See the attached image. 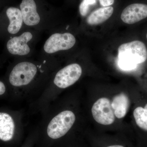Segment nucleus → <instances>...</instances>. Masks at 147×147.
<instances>
[{"label":"nucleus","mask_w":147,"mask_h":147,"mask_svg":"<svg viewBox=\"0 0 147 147\" xmlns=\"http://www.w3.org/2000/svg\"><path fill=\"white\" fill-rule=\"evenodd\" d=\"M108 147H124L123 146H121V145H112V146H109Z\"/></svg>","instance_id":"a211bd4d"},{"label":"nucleus","mask_w":147,"mask_h":147,"mask_svg":"<svg viewBox=\"0 0 147 147\" xmlns=\"http://www.w3.org/2000/svg\"><path fill=\"white\" fill-rule=\"evenodd\" d=\"M20 7L23 21L26 25L34 26L39 24L40 17L34 0H22Z\"/></svg>","instance_id":"1a4fd4ad"},{"label":"nucleus","mask_w":147,"mask_h":147,"mask_svg":"<svg viewBox=\"0 0 147 147\" xmlns=\"http://www.w3.org/2000/svg\"><path fill=\"white\" fill-rule=\"evenodd\" d=\"M118 58L120 68L125 70H132L146 61V47L139 40L123 43L119 47Z\"/></svg>","instance_id":"f257e3e1"},{"label":"nucleus","mask_w":147,"mask_h":147,"mask_svg":"<svg viewBox=\"0 0 147 147\" xmlns=\"http://www.w3.org/2000/svg\"><path fill=\"white\" fill-rule=\"evenodd\" d=\"M37 68L30 62H22L14 67L9 76V82L12 86L21 87L26 86L34 79Z\"/></svg>","instance_id":"7ed1b4c3"},{"label":"nucleus","mask_w":147,"mask_h":147,"mask_svg":"<svg viewBox=\"0 0 147 147\" xmlns=\"http://www.w3.org/2000/svg\"><path fill=\"white\" fill-rule=\"evenodd\" d=\"M15 124L12 117L7 113H0V140L8 142L13 138Z\"/></svg>","instance_id":"9d476101"},{"label":"nucleus","mask_w":147,"mask_h":147,"mask_svg":"<svg viewBox=\"0 0 147 147\" xmlns=\"http://www.w3.org/2000/svg\"><path fill=\"white\" fill-rule=\"evenodd\" d=\"M114 8L112 6L105 7L93 11L87 18V22L91 26H96L105 22L112 16Z\"/></svg>","instance_id":"ddd939ff"},{"label":"nucleus","mask_w":147,"mask_h":147,"mask_svg":"<svg viewBox=\"0 0 147 147\" xmlns=\"http://www.w3.org/2000/svg\"><path fill=\"white\" fill-rule=\"evenodd\" d=\"M76 121L75 114L71 110L60 112L52 119L47 127V135L52 139L63 137L73 126Z\"/></svg>","instance_id":"f03ea898"},{"label":"nucleus","mask_w":147,"mask_h":147,"mask_svg":"<svg viewBox=\"0 0 147 147\" xmlns=\"http://www.w3.org/2000/svg\"><path fill=\"white\" fill-rule=\"evenodd\" d=\"M32 37L31 33L27 32L19 36L11 38L7 45L9 52L12 55L19 56L28 55L30 50L28 42L31 40Z\"/></svg>","instance_id":"6e6552de"},{"label":"nucleus","mask_w":147,"mask_h":147,"mask_svg":"<svg viewBox=\"0 0 147 147\" xmlns=\"http://www.w3.org/2000/svg\"><path fill=\"white\" fill-rule=\"evenodd\" d=\"M111 105L116 118H123L128 111L129 98L125 93H120L113 97L111 100Z\"/></svg>","instance_id":"9b49d317"},{"label":"nucleus","mask_w":147,"mask_h":147,"mask_svg":"<svg viewBox=\"0 0 147 147\" xmlns=\"http://www.w3.org/2000/svg\"><path fill=\"white\" fill-rule=\"evenodd\" d=\"M6 14L9 21L8 31L11 34H16L21 29L24 22L21 10L16 7H9L6 11Z\"/></svg>","instance_id":"f8f14e48"},{"label":"nucleus","mask_w":147,"mask_h":147,"mask_svg":"<svg viewBox=\"0 0 147 147\" xmlns=\"http://www.w3.org/2000/svg\"><path fill=\"white\" fill-rule=\"evenodd\" d=\"M100 5L103 7L110 6L113 4L115 0H99Z\"/></svg>","instance_id":"dca6fc26"},{"label":"nucleus","mask_w":147,"mask_h":147,"mask_svg":"<svg viewBox=\"0 0 147 147\" xmlns=\"http://www.w3.org/2000/svg\"><path fill=\"white\" fill-rule=\"evenodd\" d=\"M76 43V38L69 33H55L45 41L44 50L48 54L71 49Z\"/></svg>","instance_id":"423d86ee"},{"label":"nucleus","mask_w":147,"mask_h":147,"mask_svg":"<svg viewBox=\"0 0 147 147\" xmlns=\"http://www.w3.org/2000/svg\"><path fill=\"white\" fill-rule=\"evenodd\" d=\"M6 88L4 84L0 81V95L3 94L5 92Z\"/></svg>","instance_id":"f3484780"},{"label":"nucleus","mask_w":147,"mask_h":147,"mask_svg":"<svg viewBox=\"0 0 147 147\" xmlns=\"http://www.w3.org/2000/svg\"><path fill=\"white\" fill-rule=\"evenodd\" d=\"M92 114L94 120L102 125L114 123L116 117L111 105V100L107 97H101L92 106Z\"/></svg>","instance_id":"20e7f679"},{"label":"nucleus","mask_w":147,"mask_h":147,"mask_svg":"<svg viewBox=\"0 0 147 147\" xmlns=\"http://www.w3.org/2000/svg\"><path fill=\"white\" fill-rule=\"evenodd\" d=\"M147 17V5L134 3L127 6L123 11L121 18L124 23L132 24Z\"/></svg>","instance_id":"0eeeda50"},{"label":"nucleus","mask_w":147,"mask_h":147,"mask_svg":"<svg viewBox=\"0 0 147 147\" xmlns=\"http://www.w3.org/2000/svg\"><path fill=\"white\" fill-rule=\"evenodd\" d=\"M96 3V0H83L79 6V12L82 16H86L91 6Z\"/></svg>","instance_id":"2eb2a0df"},{"label":"nucleus","mask_w":147,"mask_h":147,"mask_svg":"<svg viewBox=\"0 0 147 147\" xmlns=\"http://www.w3.org/2000/svg\"><path fill=\"white\" fill-rule=\"evenodd\" d=\"M146 37H147V35H146Z\"/></svg>","instance_id":"6ab92c4d"},{"label":"nucleus","mask_w":147,"mask_h":147,"mask_svg":"<svg viewBox=\"0 0 147 147\" xmlns=\"http://www.w3.org/2000/svg\"><path fill=\"white\" fill-rule=\"evenodd\" d=\"M133 116L137 126L147 131V103L144 107H137L133 111Z\"/></svg>","instance_id":"4468645a"},{"label":"nucleus","mask_w":147,"mask_h":147,"mask_svg":"<svg viewBox=\"0 0 147 147\" xmlns=\"http://www.w3.org/2000/svg\"><path fill=\"white\" fill-rule=\"evenodd\" d=\"M82 69L77 63H72L60 69L55 75L54 80L55 86L65 89L72 86L82 76Z\"/></svg>","instance_id":"39448f33"}]
</instances>
